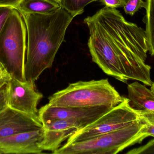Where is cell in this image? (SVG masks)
Segmentation results:
<instances>
[{
  "instance_id": "16",
  "label": "cell",
  "mask_w": 154,
  "mask_h": 154,
  "mask_svg": "<svg viewBox=\"0 0 154 154\" xmlns=\"http://www.w3.org/2000/svg\"><path fill=\"white\" fill-rule=\"evenodd\" d=\"M140 119L145 123L144 133L148 137H154V113L150 111H137Z\"/></svg>"
},
{
  "instance_id": "13",
  "label": "cell",
  "mask_w": 154,
  "mask_h": 154,
  "mask_svg": "<svg viewBox=\"0 0 154 154\" xmlns=\"http://www.w3.org/2000/svg\"><path fill=\"white\" fill-rule=\"evenodd\" d=\"M61 7L60 4L51 0H22L15 9L20 14H47Z\"/></svg>"
},
{
  "instance_id": "11",
  "label": "cell",
  "mask_w": 154,
  "mask_h": 154,
  "mask_svg": "<svg viewBox=\"0 0 154 154\" xmlns=\"http://www.w3.org/2000/svg\"><path fill=\"white\" fill-rule=\"evenodd\" d=\"M44 135L41 147L43 151H57L61 144L76 131L82 128L78 122L68 119H58L43 124Z\"/></svg>"
},
{
  "instance_id": "7",
  "label": "cell",
  "mask_w": 154,
  "mask_h": 154,
  "mask_svg": "<svg viewBox=\"0 0 154 154\" xmlns=\"http://www.w3.org/2000/svg\"><path fill=\"white\" fill-rule=\"evenodd\" d=\"M5 86L8 107L32 116L39 117L37 106L43 96L37 90L35 84L11 78Z\"/></svg>"
},
{
  "instance_id": "2",
  "label": "cell",
  "mask_w": 154,
  "mask_h": 154,
  "mask_svg": "<svg viewBox=\"0 0 154 154\" xmlns=\"http://www.w3.org/2000/svg\"><path fill=\"white\" fill-rule=\"evenodd\" d=\"M20 14L28 37L24 75L26 80L35 84L42 73L52 67L74 17L62 7L47 14Z\"/></svg>"
},
{
  "instance_id": "21",
  "label": "cell",
  "mask_w": 154,
  "mask_h": 154,
  "mask_svg": "<svg viewBox=\"0 0 154 154\" xmlns=\"http://www.w3.org/2000/svg\"><path fill=\"white\" fill-rule=\"evenodd\" d=\"M7 106L6 86L5 85L0 88V112Z\"/></svg>"
},
{
  "instance_id": "12",
  "label": "cell",
  "mask_w": 154,
  "mask_h": 154,
  "mask_svg": "<svg viewBox=\"0 0 154 154\" xmlns=\"http://www.w3.org/2000/svg\"><path fill=\"white\" fill-rule=\"evenodd\" d=\"M128 91L130 105L135 110L154 113V94L151 90L137 81L128 86Z\"/></svg>"
},
{
  "instance_id": "5",
  "label": "cell",
  "mask_w": 154,
  "mask_h": 154,
  "mask_svg": "<svg viewBox=\"0 0 154 154\" xmlns=\"http://www.w3.org/2000/svg\"><path fill=\"white\" fill-rule=\"evenodd\" d=\"M27 30L19 11L13 9L0 33V63L11 77L26 81L24 75Z\"/></svg>"
},
{
  "instance_id": "1",
  "label": "cell",
  "mask_w": 154,
  "mask_h": 154,
  "mask_svg": "<svg viewBox=\"0 0 154 154\" xmlns=\"http://www.w3.org/2000/svg\"><path fill=\"white\" fill-rule=\"evenodd\" d=\"M84 22L89 30L88 46L92 61L105 73L124 83L135 80L152 86L143 28L126 20L116 8L106 6Z\"/></svg>"
},
{
  "instance_id": "3",
  "label": "cell",
  "mask_w": 154,
  "mask_h": 154,
  "mask_svg": "<svg viewBox=\"0 0 154 154\" xmlns=\"http://www.w3.org/2000/svg\"><path fill=\"white\" fill-rule=\"evenodd\" d=\"M108 79L79 81L70 83L49 98L48 104L57 107L114 108L124 100Z\"/></svg>"
},
{
  "instance_id": "18",
  "label": "cell",
  "mask_w": 154,
  "mask_h": 154,
  "mask_svg": "<svg viewBox=\"0 0 154 154\" xmlns=\"http://www.w3.org/2000/svg\"><path fill=\"white\" fill-rule=\"evenodd\" d=\"M127 154H154V139L143 146L134 148L126 153Z\"/></svg>"
},
{
  "instance_id": "15",
  "label": "cell",
  "mask_w": 154,
  "mask_h": 154,
  "mask_svg": "<svg viewBox=\"0 0 154 154\" xmlns=\"http://www.w3.org/2000/svg\"><path fill=\"white\" fill-rule=\"evenodd\" d=\"M98 1L99 0H61L60 5L75 17L81 14L87 5Z\"/></svg>"
},
{
  "instance_id": "26",
  "label": "cell",
  "mask_w": 154,
  "mask_h": 154,
  "mask_svg": "<svg viewBox=\"0 0 154 154\" xmlns=\"http://www.w3.org/2000/svg\"><path fill=\"white\" fill-rule=\"evenodd\" d=\"M51 1H54V2H57L58 3L60 4V2H61V0H51Z\"/></svg>"
},
{
  "instance_id": "9",
  "label": "cell",
  "mask_w": 154,
  "mask_h": 154,
  "mask_svg": "<svg viewBox=\"0 0 154 154\" xmlns=\"http://www.w3.org/2000/svg\"><path fill=\"white\" fill-rule=\"evenodd\" d=\"M44 135L43 127L0 138L2 154H41Z\"/></svg>"
},
{
  "instance_id": "6",
  "label": "cell",
  "mask_w": 154,
  "mask_h": 154,
  "mask_svg": "<svg viewBox=\"0 0 154 154\" xmlns=\"http://www.w3.org/2000/svg\"><path fill=\"white\" fill-rule=\"evenodd\" d=\"M138 112L131 107L130 100L124 97L119 105L87 126L74 133L68 139L67 143L87 141L115 131L140 120Z\"/></svg>"
},
{
  "instance_id": "27",
  "label": "cell",
  "mask_w": 154,
  "mask_h": 154,
  "mask_svg": "<svg viewBox=\"0 0 154 154\" xmlns=\"http://www.w3.org/2000/svg\"><path fill=\"white\" fill-rule=\"evenodd\" d=\"M0 154H1V152H0Z\"/></svg>"
},
{
  "instance_id": "8",
  "label": "cell",
  "mask_w": 154,
  "mask_h": 154,
  "mask_svg": "<svg viewBox=\"0 0 154 154\" xmlns=\"http://www.w3.org/2000/svg\"><path fill=\"white\" fill-rule=\"evenodd\" d=\"M113 108L104 106L90 108L53 106L48 104L39 109L38 116L42 124L58 119H68L79 123L83 128Z\"/></svg>"
},
{
  "instance_id": "20",
  "label": "cell",
  "mask_w": 154,
  "mask_h": 154,
  "mask_svg": "<svg viewBox=\"0 0 154 154\" xmlns=\"http://www.w3.org/2000/svg\"><path fill=\"white\" fill-rule=\"evenodd\" d=\"M11 78L10 74L0 63V88L6 85Z\"/></svg>"
},
{
  "instance_id": "10",
  "label": "cell",
  "mask_w": 154,
  "mask_h": 154,
  "mask_svg": "<svg viewBox=\"0 0 154 154\" xmlns=\"http://www.w3.org/2000/svg\"><path fill=\"white\" fill-rule=\"evenodd\" d=\"M42 127L39 117L32 116L8 106L0 112V138Z\"/></svg>"
},
{
  "instance_id": "19",
  "label": "cell",
  "mask_w": 154,
  "mask_h": 154,
  "mask_svg": "<svg viewBox=\"0 0 154 154\" xmlns=\"http://www.w3.org/2000/svg\"><path fill=\"white\" fill-rule=\"evenodd\" d=\"M13 9L11 7H0V33Z\"/></svg>"
},
{
  "instance_id": "23",
  "label": "cell",
  "mask_w": 154,
  "mask_h": 154,
  "mask_svg": "<svg viewBox=\"0 0 154 154\" xmlns=\"http://www.w3.org/2000/svg\"><path fill=\"white\" fill-rule=\"evenodd\" d=\"M22 0H0V7H11L15 9Z\"/></svg>"
},
{
  "instance_id": "14",
  "label": "cell",
  "mask_w": 154,
  "mask_h": 154,
  "mask_svg": "<svg viewBox=\"0 0 154 154\" xmlns=\"http://www.w3.org/2000/svg\"><path fill=\"white\" fill-rule=\"evenodd\" d=\"M146 14L143 21L146 24L145 33L148 52L154 56V0H145Z\"/></svg>"
},
{
  "instance_id": "4",
  "label": "cell",
  "mask_w": 154,
  "mask_h": 154,
  "mask_svg": "<svg viewBox=\"0 0 154 154\" xmlns=\"http://www.w3.org/2000/svg\"><path fill=\"white\" fill-rule=\"evenodd\" d=\"M141 120L87 141L65 144L54 154H116L147 137Z\"/></svg>"
},
{
  "instance_id": "22",
  "label": "cell",
  "mask_w": 154,
  "mask_h": 154,
  "mask_svg": "<svg viewBox=\"0 0 154 154\" xmlns=\"http://www.w3.org/2000/svg\"><path fill=\"white\" fill-rule=\"evenodd\" d=\"M99 1L105 6L112 8H116L124 6L121 0H99Z\"/></svg>"
},
{
  "instance_id": "24",
  "label": "cell",
  "mask_w": 154,
  "mask_h": 154,
  "mask_svg": "<svg viewBox=\"0 0 154 154\" xmlns=\"http://www.w3.org/2000/svg\"><path fill=\"white\" fill-rule=\"evenodd\" d=\"M151 90H152V92L153 93V94H154V83H152V86H151Z\"/></svg>"
},
{
  "instance_id": "17",
  "label": "cell",
  "mask_w": 154,
  "mask_h": 154,
  "mask_svg": "<svg viewBox=\"0 0 154 154\" xmlns=\"http://www.w3.org/2000/svg\"><path fill=\"white\" fill-rule=\"evenodd\" d=\"M145 6L146 2L143 0H129L123 7L126 14L133 16L139 9L145 8Z\"/></svg>"
},
{
  "instance_id": "25",
  "label": "cell",
  "mask_w": 154,
  "mask_h": 154,
  "mask_svg": "<svg viewBox=\"0 0 154 154\" xmlns=\"http://www.w3.org/2000/svg\"><path fill=\"white\" fill-rule=\"evenodd\" d=\"M121 2H122V3H123V5H124L126 3H127L129 0H121Z\"/></svg>"
}]
</instances>
